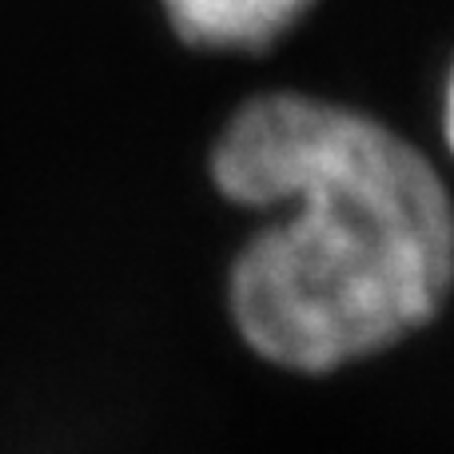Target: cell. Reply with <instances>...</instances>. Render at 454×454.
<instances>
[{
	"label": "cell",
	"instance_id": "cell-3",
	"mask_svg": "<svg viewBox=\"0 0 454 454\" xmlns=\"http://www.w3.org/2000/svg\"><path fill=\"white\" fill-rule=\"evenodd\" d=\"M442 136H447V148L454 156V68L447 76V92H442Z\"/></svg>",
	"mask_w": 454,
	"mask_h": 454
},
{
	"label": "cell",
	"instance_id": "cell-1",
	"mask_svg": "<svg viewBox=\"0 0 454 454\" xmlns=\"http://www.w3.org/2000/svg\"><path fill=\"white\" fill-rule=\"evenodd\" d=\"M212 180L279 212L227 275L259 359L299 375L351 367L427 327L454 291V200L387 124L303 92H267L223 124Z\"/></svg>",
	"mask_w": 454,
	"mask_h": 454
},
{
	"label": "cell",
	"instance_id": "cell-2",
	"mask_svg": "<svg viewBox=\"0 0 454 454\" xmlns=\"http://www.w3.org/2000/svg\"><path fill=\"white\" fill-rule=\"evenodd\" d=\"M176 36L207 52H259L287 36L315 0H160Z\"/></svg>",
	"mask_w": 454,
	"mask_h": 454
}]
</instances>
